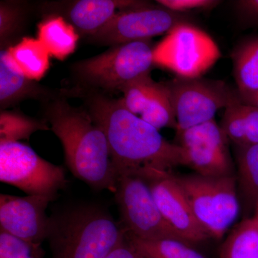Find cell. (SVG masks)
Listing matches in <instances>:
<instances>
[{
  "label": "cell",
  "mask_w": 258,
  "mask_h": 258,
  "mask_svg": "<svg viewBox=\"0 0 258 258\" xmlns=\"http://www.w3.org/2000/svg\"><path fill=\"white\" fill-rule=\"evenodd\" d=\"M86 102L88 113L106 135L118 179L134 176L149 183L185 166L181 146L127 110L120 98L93 94Z\"/></svg>",
  "instance_id": "cell-1"
},
{
  "label": "cell",
  "mask_w": 258,
  "mask_h": 258,
  "mask_svg": "<svg viewBox=\"0 0 258 258\" xmlns=\"http://www.w3.org/2000/svg\"><path fill=\"white\" fill-rule=\"evenodd\" d=\"M45 115L50 130L62 144L73 174L93 189L115 194L118 176L108 140L89 113L58 99L49 104Z\"/></svg>",
  "instance_id": "cell-2"
},
{
  "label": "cell",
  "mask_w": 258,
  "mask_h": 258,
  "mask_svg": "<svg viewBox=\"0 0 258 258\" xmlns=\"http://www.w3.org/2000/svg\"><path fill=\"white\" fill-rule=\"evenodd\" d=\"M125 238L123 226L101 207H75L50 217L54 258H106Z\"/></svg>",
  "instance_id": "cell-3"
},
{
  "label": "cell",
  "mask_w": 258,
  "mask_h": 258,
  "mask_svg": "<svg viewBox=\"0 0 258 258\" xmlns=\"http://www.w3.org/2000/svg\"><path fill=\"white\" fill-rule=\"evenodd\" d=\"M194 215L210 237L222 238L240 212L235 175L174 174Z\"/></svg>",
  "instance_id": "cell-4"
},
{
  "label": "cell",
  "mask_w": 258,
  "mask_h": 258,
  "mask_svg": "<svg viewBox=\"0 0 258 258\" xmlns=\"http://www.w3.org/2000/svg\"><path fill=\"white\" fill-rule=\"evenodd\" d=\"M151 40L111 46L108 50L74 64L83 84L106 91H120L130 83L150 75L154 66Z\"/></svg>",
  "instance_id": "cell-5"
},
{
  "label": "cell",
  "mask_w": 258,
  "mask_h": 258,
  "mask_svg": "<svg viewBox=\"0 0 258 258\" xmlns=\"http://www.w3.org/2000/svg\"><path fill=\"white\" fill-rule=\"evenodd\" d=\"M221 52L213 38L189 22L176 25L153 49L154 66L182 79H196L215 66Z\"/></svg>",
  "instance_id": "cell-6"
},
{
  "label": "cell",
  "mask_w": 258,
  "mask_h": 258,
  "mask_svg": "<svg viewBox=\"0 0 258 258\" xmlns=\"http://www.w3.org/2000/svg\"><path fill=\"white\" fill-rule=\"evenodd\" d=\"M0 180L28 195L53 200L68 182L62 166L45 160L21 142L0 143Z\"/></svg>",
  "instance_id": "cell-7"
},
{
  "label": "cell",
  "mask_w": 258,
  "mask_h": 258,
  "mask_svg": "<svg viewBox=\"0 0 258 258\" xmlns=\"http://www.w3.org/2000/svg\"><path fill=\"white\" fill-rule=\"evenodd\" d=\"M167 84L175 111L176 135L215 120L219 110L241 101L237 90L221 81L176 78Z\"/></svg>",
  "instance_id": "cell-8"
},
{
  "label": "cell",
  "mask_w": 258,
  "mask_h": 258,
  "mask_svg": "<svg viewBox=\"0 0 258 258\" xmlns=\"http://www.w3.org/2000/svg\"><path fill=\"white\" fill-rule=\"evenodd\" d=\"M115 198L128 235L142 240L174 239L188 243L161 215L147 181L134 176L118 178Z\"/></svg>",
  "instance_id": "cell-9"
},
{
  "label": "cell",
  "mask_w": 258,
  "mask_h": 258,
  "mask_svg": "<svg viewBox=\"0 0 258 258\" xmlns=\"http://www.w3.org/2000/svg\"><path fill=\"white\" fill-rule=\"evenodd\" d=\"M187 22L181 14L157 5L139 1L132 8L120 10L89 42L101 45H114L128 42L151 40L167 34L176 25Z\"/></svg>",
  "instance_id": "cell-10"
},
{
  "label": "cell",
  "mask_w": 258,
  "mask_h": 258,
  "mask_svg": "<svg viewBox=\"0 0 258 258\" xmlns=\"http://www.w3.org/2000/svg\"><path fill=\"white\" fill-rule=\"evenodd\" d=\"M185 166L206 176L235 175L229 140L215 120L186 129L178 134Z\"/></svg>",
  "instance_id": "cell-11"
},
{
  "label": "cell",
  "mask_w": 258,
  "mask_h": 258,
  "mask_svg": "<svg viewBox=\"0 0 258 258\" xmlns=\"http://www.w3.org/2000/svg\"><path fill=\"white\" fill-rule=\"evenodd\" d=\"M52 199L39 195H0L1 230L19 238L41 244L48 237L50 217L46 210Z\"/></svg>",
  "instance_id": "cell-12"
},
{
  "label": "cell",
  "mask_w": 258,
  "mask_h": 258,
  "mask_svg": "<svg viewBox=\"0 0 258 258\" xmlns=\"http://www.w3.org/2000/svg\"><path fill=\"white\" fill-rule=\"evenodd\" d=\"M123 106L144 121L158 129H176L175 111L167 83L156 82L150 75L123 88Z\"/></svg>",
  "instance_id": "cell-13"
},
{
  "label": "cell",
  "mask_w": 258,
  "mask_h": 258,
  "mask_svg": "<svg viewBox=\"0 0 258 258\" xmlns=\"http://www.w3.org/2000/svg\"><path fill=\"white\" fill-rule=\"evenodd\" d=\"M174 174L149 182L154 200L166 221L186 242H205L210 236L194 215Z\"/></svg>",
  "instance_id": "cell-14"
},
{
  "label": "cell",
  "mask_w": 258,
  "mask_h": 258,
  "mask_svg": "<svg viewBox=\"0 0 258 258\" xmlns=\"http://www.w3.org/2000/svg\"><path fill=\"white\" fill-rule=\"evenodd\" d=\"M25 77L17 69L8 55V50L0 52V106L2 109L14 106L27 99H64L76 95L74 91H56L42 86Z\"/></svg>",
  "instance_id": "cell-15"
},
{
  "label": "cell",
  "mask_w": 258,
  "mask_h": 258,
  "mask_svg": "<svg viewBox=\"0 0 258 258\" xmlns=\"http://www.w3.org/2000/svg\"><path fill=\"white\" fill-rule=\"evenodd\" d=\"M139 1L119 0H79L68 6L66 20L79 35L87 37L103 28L120 10L132 8Z\"/></svg>",
  "instance_id": "cell-16"
},
{
  "label": "cell",
  "mask_w": 258,
  "mask_h": 258,
  "mask_svg": "<svg viewBox=\"0 0 258 258\" xmlns=\"http://www.w3.org/2000/svg\"><path fill=\"white\" fill-rule=\"evenodd\" d=\"M237 192L247 217H253L258 206V144L235 147Z\"/></svg>",
  "instance_id": "cell-17"
},
{
  "label": "cell",
  "mask_w": 258,
  "mask_h": 258,
  "mask_svg": "<svg viewBox=\"0 0 258 258\" xmlns=\"http://www.w3.org/2000/svg\"><path fill=\"white\" fill-rule=\"evenodd\" d=\"M233 74L241 101L258 94V35L245 39L232 53Z\"/></svg>",
  "instance_id": "cell-18"
},
{
  "label": "cell",
  "mask_w": 258,
  "mask_h": 258,
  "mask_svg": "<svg viewBox=\"0 0 258 258\" xmlns=\"http://www.w3.org/2000/svg\"><path fill=\"white\" fill-rule=\"evenodd\" d=\"M222 128L235 147L258 144V108L239 101L225 109Z\"/></svg>",
  "instance_id": "cell-19"
},
{
  "label": "cell",
  "mask_w": 258,
  "mask_h": 258,
  "mask_svg": "<svg viewBox=\"0 0 258 258\" xmlns=\"http://www.w3.org/2000/svg\"><path fill=\"white\" fill-rule=\"evenodd\" d=\"M37 39L51 57L64 60L77 47L79 34L74 27L60 15L45 19L37 25Z\"/></svg>",
  "instance_id": "cell-20"
},
{
  "label": "cell",
  "mask_w": 258,
  "mask_h": 258,
  "mask_svg": "<svg viewBox=\"0 0 258 258\" xmlns=\"http://www.w3.org/2000/svg\"><path fill=\"white\" fill-rule=\"evenodd\" d=\"M7 50L17 69L32 81L41 80L50 68V53L37 38L23 37Z\"/></svg>",
  "instance_id": "cell-21"
},
{
  "label": "cell",
  "mask_w": 258,
  "mask_h": 258,
  "mask_svg": "<svg viewBox=\"0 0 258 258\" xmlns=\"http://www.w3.org/2000/svg\"><path fill=\"white\" fill-rule=\"evenodd\" d=\"M220 258H258V223L254 217L234 227L220 247Z\"/></svg>",
  "instance_id": "cell-22"
},
{
  "label": "cell",
  "mask_w": 258,
  "mask_h": 258,
  "mask_svg": "<svg viewBox=\"0 0 258 258\" xmlns=\"http://www.w3.org/2000/svg\"><path fill=\"white\" fill-rule=\"evenodd\" d=\"M126 234L134 247L147 258H206L191 244L174 239L146 240Z\"/></svg>",
  "instance_id": "cell-23"
},
{
  "label": "cell",
  "mask_w": 258,
  "mask_h": 258,
  "mask_svg": "<svg viewBox=\"0 0 258 258\" xmlns=\"http://www.w3.org/2000/svg\"><path fill=\"white\" fill-rule=\"evenodd\" d=\"M47 130H50V127L45 121L30 118L16 111H1L0 143L28 140L35 132Z\"/></svg>",
  "instance_id": "cell-24"
},
{
  "label": "cell",
  "mask_w": 258,
  "mask_h": 258,
  "mask_svg": "<svg viewBox=\"0 0 258 258\" xmlns=\"http://www.w3.org/2000/svg\"><path fill=\"white\" fill-rule=\"evenodd\" d=\"M41 244L34 243L0 230V258H43Z\"/></svg>",
  "instance_id": "cell-25"
},
{
  "label": "cell",
  "mask_w": 258,
  "mask_h": 258,
  "mask_svg": "<svg viewBox=\"0 0 258 258\" xmlns=\"http://www.w3.org/2000/svg\"><path fill=\"white\" fill-rule=\"evenodd\" d=\"M22 20L21 10L14 3L0 5V39L5 43L17 31Z\"/></svg>",
  "instance_id": "cell-26"
},
{
  "label": "cell",
  "mask_w": 258,
  "mask_h": 258,
  "mask_svg": "<svg viewBox=\"0 0 258 258\" xmlns=\"http://www.w3.org/2000/svg\"><path fill=\"white\" fill-rule=\"evenodd\" d=\"M157 4L178 14L194 10H210L216 8L221 2L215 0H158Z\"/></svg>",
  "instance_id": "cell-27"
},
{
  "label": "cell",
  "mask_w": 258,
  "mask_h": 258,
  "mask_svg": "<svg viewBox=\"0 0 258 258\" xmlns=\"http://www.w3.org/2000/svg\"><path fill=\"white\" fill-rule=\"evenodd\" d=\"M235 9L244 25L258 27V0L235 2Z\"/></svg>",
  "instance_id": "cell-28"
},
{
  "label": "cell",
  "mask_w": 258,
  "mask_h": 258,
  "mask_svg": "<svg viewBox=\"0 0 258 258\" xmlns=\"http://www.w3.org/2000/svg\"><path fill=\"white\" fill-rule=\"evenodd\" d=\"M106 258H147L130 242L125 234V238L110 252Z\"/></svg>",
  "instance_id": "cell-29"
},
{
  "label": "cell",
  "mask_w": 258,
  "mask_h": 258,
  "mask_svg": "<svg viewBox=\"0 0 258 258\" xmlns=\"http://www.w3.org/2000/svg\"><path fill=\"white\" fill-rule=\"evenodd\" d=\"M242 102V103H246V104L250 105V106H254L258 108V94L257 96L252 97V98L244 100V101Z\"/></svg>",
  "instance_id": "cell-30"
},
{
  "label": "cell",
  "mask_w": 258,
  "mask_h": 258,
  "mask_svg": "<svg viewBox=\"0 0 258 258\" xmlns=\"http://www.w3.org/2000/svg\"><path fill=\"white\" fill-rule=\"evenodd\" d=\"M253 217L254 218L256 219V220H257V223H258V206L257 209H256V211L254 212V215H253Z\"/></svg>",
  "instance_id": "cell-31"
}]
</instances>
